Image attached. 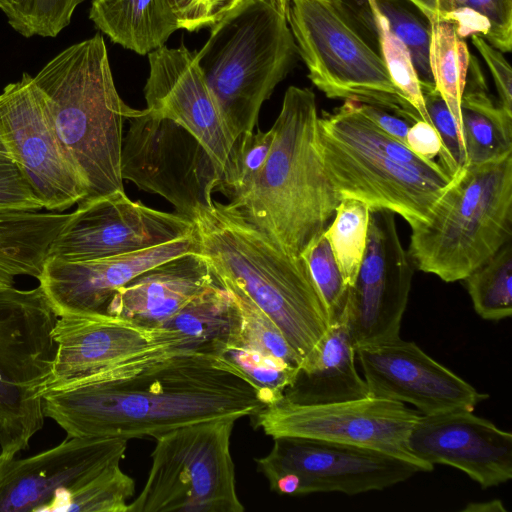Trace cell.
<instances>
[{"instance_id": "cell-1", "label": "cell", "mask_w": 512, "mask_h": 512, "mask_svg": "<svg viewBox=\"0 0 512 512\" xmlns=\"http://www.w3.org/2000/svg\"><path fill=\"white\" fill-rule=\"evenodd\" d=\"M255 389L213 349L162 347L43 394L67 437L154 438L194 423L254 416Z\"/></svg>"}, {"instance_id": "cell-25", "label": "cell", "mask_w": 512, "mask_h": 512, "mask_svg": "<svg viewBox=\"0 0 512 512\" xmlns=\"http://www.w3.org/2000/svg\"><path fill=\"white\" fill-rule=\"evenodd\" d=\"M460 112L468 165L512 154V113L492 100L479 62L471 54Z\"/></svg>"}, {"instance_id": "cell-11", "label": "cell", "mask_w": 512, "mask_h": 512, "mask_svg": "<svg viewBox=\"0 0 512 512\" xmlns=\"http://www.w3.org/2000/svg\"><path fill=\"white\" fill-rule=\"evenodd\" d=\"M123 135L121 176L139 189L169 201L191 220L209 206L221 175L199 142L181 125L147 108L128 119Z\"/></svg>"}, {"instance_id": "cell-21", "label": "cell", "mask_w": 512, "mask_h": 512, "mask_svg": "<svg viewBox=\"0 0 512 512\" xmlns=\"http://www.w3.org/2000/svg\"><path fill=\"white\" fill-rule=\"evenodd\" d=\"M408 448L430 466L461 470L484 489L512 478V434L470 410L422 415L409 435Z\"/></svg>"}, {"instance_id": "cell-48", "label": "cell", "mask_w": 512, "mask_h": 512, "mask_svg": "<svg viewBox=\"0 0 512 512\" xmlns=\"http://www.w3.org/2000/svg\"><path fill=\"white\" fill-rule=\"evenodd\" d=\"M245 1V0H242ZM266 2L287 15L291 0H258Z\"/></svg>"}, {"instance_id": "cell-6", "label": "cell", "mask_w": 512, "mask_h": 512, "mask_svg": "<svg viewBox=\"0 0 512 512\" xmlns=\"http://www.w3.org/2000/svg\"><path fill=\"white\" fill-rule=\"evenodd\" d=\"M287 22L309 79L326 97L422 120L389 75L368 0H291Z\"/></svg>"}, {"instance_id": "cell-16", "label": "cell", "mask_w": 512, "mask_h": 512, "mask_svg": "<svg viewBox=\"0 0 512 512\" xmlns=\"http://www.w3.org/2000/svg\"><path fill=\"white\" fill-rule=\"evenodd\" d=\"M414 268L401 243L395 214L370 210L366 249L349 288L345 316L355 350L400 338Z\"/></svg>"}, {"instance_id": "cell-44", "label": "cell", "mask_w": 512, "mask_h": 512, "mask_svg": "<svg viewBox=\"0 0 512 512\" xmlns=\"http://www.w3.org/2000/svg\"><path fill=\"white\" fill-rule=\"evenodd\" d=\"M471 39L490 70L499 95V104L512 113V70L503 52L490 45L480 35H472Z\"/></svg>"}, {"instance_id": "cell-26", "label": "cell", "mask_w": 512, "mask_h": 512, "mask_svg": "<svg viewBox=\"0 0 512 512\" xmlns=\"http://www.w3.org/2000/svg\"><path fill=\"white\" fill-rule=\"evenodd\" d=\"M70 213L0 214V293L14 287L18 276L38 279L50 246Z\"/></svg>"}, {"instance_id": "cell-4", "label": "cell", "mask_w": 512, "mask_h": 512, "mask_svg": "<svg viewBox=\"0 0 512 512\" xmlns=\"http://www.w3.org/2000/svg\"><path fill=\"white\" fill-rule=\"evenodd\" d=\"M318 146L338 197L400 215L411 230L426 224L454 182L439 162L420 158L345 100L318 120Z\"/></svg>"}, {"instance_id": "cell-15", "label": "cell", "mask_w": 512, "mask_h": 512, "mask_svg": "<svg viewBox=\"0 0 512 512\" xmlns=\"http://www.w3.org/2000/svg\"><path fill=\"white\" fill-rule=\"evenodd\" d=\"M53 240L47 258L67 262L112 257L194 233L190 218L132 201L124 190L82 200Z\"/></svg>"}, {"instance_id": "cell-42", "label": "cell", "mask_w": 512, "mask_h": 512, "mask_svg": "<svg viewBox=\"0 0 512 512\" xmlns=\"http://www.w3.org/2000/svg\"><path fill=\"white\" fill-rule=\"evenodd\" d=\"M43 208L42 201L20 169L0 155V214Z\"/></svg>"}, {"instance_id": "cell-23", "label": "cell", "mask_w": 512, "mask_h": 512, "mask_svg": "<svg viewBox=\"0 0 512 512\" xmlns=\"http://www.w3.org/2000/svg\"><path fill=\"white\" fill-rule=\"evenodd\" d=\"M216 281L199 252L161 262L118 288L105 313L154 327L182 309Z\"/></svg>"}, {"instance_id": "cell-34", "label": "cell", "mask_w": 512, "mask_h": 512, "mask_svg": "<svg viewBox=\"0 0 512 512\" xmlns=\"http://www.w3.org/2000/svg\"><path fill=\"white\" fill-rule=\"evenodd\" d=\"M333 222L323 231L346 284L357 277L367 244L370 209L356 199H342Z\"/></svg>"}, {"instance_id": "cell-24", "label": "cell", "mask_w": 512, "mask_h": 512, "mask_svg": "<svg viewBox=\"0 0 512 512\" xmlns=\"http://www.w3.org/2000/svg\"><path fill=\"white\" fill-rule=\"evenodd\" d=\"M369 396L368 386L356 368V350L344 319L329 327L299 365L284 398L298 404L318 405Z\"/></svg>"}, {"instance_id": "cell-28", "label": "cell", "mask_w": 512, "mask_h": 512, "mask_svg": "<svg viewBox=\"0 0 512 512\" xmlns=\"http://www.w3.org/2000/svg\"><path fill=\"white\" fill-rule=\"evenodd\" d=\"M430 25L447 22L464 39L482 36L501 52L512 48V0H406Z\"/></svg>"}, {"instance_id": "cell-46", "label": "cell", "mask_w": 512, "mask_h": 512, "mask_svg": "<svg viewBox=\"0 0 512 512\" xmlns=\"http://www.w3.org/2000/svg\"><path fill=\"white\" fill-rule=\"evenodd\" d=\"M357 107L379 130L406 145L410 122L380 107L359 102Z\"/></svg>"}, {"instance_id": "cell-31", "label": "cell", "mask_w": 512, "mask_h": 512, "mask_svg": "<svg viewBox=\"0 0 512 512\" xmlns=\"http://www.w3.org/2000/svg\"><path fill=\"white\" fill-rule=\"evenodd\" d=\"M469 58L467 44L457 35L452 24L438 22L431 25L430 70L435 88L455 118L461 134L460 104L466 83Z\"/></svg>"}, {"instance_id": "cell-19", "label": "cell", "mask_w": 512, "mask_h": 512, "mask_svg": "<svg viewBox=\"0 0 512 512\" xmlns=\"http://www.w3.org/2000/svg\"><path fill=\"white\" fill-rule=\"evenodd\" d=\"M148 60L149 76L144 87L146 108L186 129L212 159L222 184L230 168L236 140L198 67L196 52L183 45L162 46L149 53Z\"/></svg>"}, {"instance_id": "cell-5", "label": "cell", "mask_w": 512, "mask_h": 512, "mask_svg": "<svg viewBox=\"0 0 512 512\" xmlns=\"http://www.w3.org/2000/svg\"><path fill=\"white\" fill-rule=\"evenodd\" d=\"M33 78L85 185L83 200L124 190L123 124L137 109L117 92L102 35L65 48Z\"/></svg>"}, {"instance_id": "cell-40", "label": "cell", "mask_w": 512, "mask_h": 512, "mask_svg": "<svg viewBox=\"0 0 512 512\" xmlns=\"http://www.w3.org/2000/svg\"><path fill=\"white\" fill-rule=\"evenodd\" d=\"M273 139L272 127L243 134L235 143L229 171L218 190L230 198L245 188L263 168Z\"/></svg>"}, {"instance_id": "cell-35", "label": "cell", "mask_w": 512, "mask_h": 512, "mask_svg": "<svg viewBox=\"0 0 512 512\" xmlns=\"http://www.w3.org/2000/svg\"><path fill=\"white\" fill-rule=\"evenodd\" d=\"M387 21L390 31L407 48L422 90L435 88L429 64L431 25L406 0H368Z\"/></svg>"}, {"instance_id": "cell-17", "label": "cell", "mask_w": 512, "mask_h": 512, "mask_svg": "<svg viewBox=\"0 0 512 512\" xmlns=\"http://www.w3.org/2000/svg\"><path fill=\"white\" fill-rule=\"evenodd\" d=\"M127 443L121 437H66L32 456L0 459V512L47 511L59 494L121 462Z\"/></svg>"}, {"instance_id": "cell-47", "label": "cell", "mask_w": 512, "mask_h": 512, "mask_svg": "<svg viewBox=\"0 0 512 512\" xmlns=\"http://www.w3.org/2000/svg\"><path fill=\"white\" fill-rule=\"evenodd\" d=\"M463 511H475V512H490V511H506L503 503L498 500H492L483 503H470Z\"/></svg>"}, {"instance_id": "cell-2", "label": "cell", "mask_w": 512, "mask_h": 512, "mask_svg": "<svg viewBox=\"0 0 512 512\" xmlns=\"http://www.w3.org/2000/svg\"><path fill=\"white\" fill-rule=\"evenodd\" d=\"M315 94L290 86L272 128L261 171L228 207L291 256H301L326 228L340 202L318 146Z\"/></svg>"}, {"instance_id": "cell-36", "label": "cell", "mask_w": 512, "mask_h": 512, "mask_svg": "<svg viewBox=\"0 0 512 512\" xmlns=\"http://www.w3.org/2000/svg\"><path fill=\"white\" fill-rule=\"evenodd\" d=\"M85 0H0L8 24L21 36L56 37Z\"/></svg>"}, {"instance_id": "cell-7", "label": "cell", "mask_w": 512, "mask_h": 512, "mask_svg": "<svg viewBox=\"0 0 512 512\" xmlns=\"http://www.w3.org/2000/svg\"><path fill=\"white\" fill-rule=\"evenodd\" d=\"M297 54L287 15L263 1L245 0L211 27L196 61L236 141L254 131Z\"/></svg>"}, {"instance_id": "cell-37", "label": "cell", "mask_w": 512, "mask_h": 512, "mask_svg": "<svg viewBox=\"0 0 512 512\" xmlns=\"http://www.w3.org/2000/svg\"><path fill=\"white\" fill-rule=\"evenodd\" d=\"M325 304L330 326L345 319L349 298L346 284L327 238L322 233L301 255Z\"/></svg>"}, {"instance_id": "cell-13", "label": "cell", "mask_w": 512, "mask_h": 512, "mask_svg": "<svg viewBox=\"0 0 512 512\" xmlns=\"http://www.w3.org/2000/svg\"><path fill=\"white\" fill-rule=\"evenodd\" d=\"M404 403L377 397L329 404L304 405L284 397L264 406L253 417L255 425L272 438L304 437L377 450L417 466L434 469L408 448L409 435L421 418Z\"/></svg>"}, {"instance_id": "cell-30", "label": "cell", "mask_w": 512, "mask_h": 512, "mask_svg": "<svg viewBox=\"0 0 512 512\" xmlns=\"http://www.w3.org/2000/svg\"><path fill=\"white\" fill-rule=\"evenodd\" d=\"M233 309L232 295L216 280L156 327L174 332L189 347H198L226 334Z\"/></svg>"}, {"instance_id": "cell-33", "label": "cell", "mask_w": 512, "mask_h": 512, "mask_svg": "<svg viewBox=\"0 0 512 512\" xmlns=\"http://www.w3.org/2000/svg\"><path fill=\"white\" fill-rule=\"evenodd\" d=\"M474 310L485 320L500 321L512 314V245L496 254L465 279Z\"/></svg>"}, {"instance_id": "cell-3", "label": "cell", "mask_w": 512, "mask_h": 512, "mask_svg": "<svg viewBox=\"0 0 512 512\" xmlns=\"http://www.w3.org/2000/svg\"><path fill=\"white\" fill-rule=\"evenodd\" d=\"M192 220L198 252L216 280L263 310L302 363L330 327L325 304L304 257L285 253L227 204L216 200L200 209Z\"/></svg>"}, {"instance_id": "cell-32", "label": "cell", "mask_w": 512, "mask_h": 512, "mask_svg": "<svg viewBox=\"0 0 512 512\" xmlns=\"http://www.w3.org/2000/svg\"><path fill=\"white\" fill-rule=\"evenodd\" d=\"M135 494V482L120 467V462L106 467L87 482L59 494L47 511L127 512Z\"/></svg>"}, {"instance_id": "cell-39", "label": "cell", "mask_w": 512, "mask_h": 512, "mask_svg": "<svg viewBox=\"0 0 512 512\" xmlns=\"http://www.w3.org/2000/svg\"><path fill=\"white\" fill-rule=\"evenodd\" d=\"M370 6L378 26L381 54L394 85L418 112L421 119L431 124L421 83L407 48L390 31L386 19L372 5Z\"/></svg>"}, {"instance_id": "cell-14", "label": "cell", "mask_w": 512, "mask_h": 512, "mask_svg": "<svg viewBox=\"0 0 512 512\" xmlns=\"http://www.w3.org/2000/svg\"><path fill=\"white\" fill-rule=\"evenodd\" d=\"M0 155L20 169L48 211H65L87 196L45 98L26 72L0 93Z\"/></svg>"}, {"instance_id": "cell-20", "label": "cell", "mask_w": 512, "mask_h": 512, "mask_svg": "<svg viewBox=\"0 0 512 512\" xmlns=\"http://www.w3.org/2000/svg\"><path fill=\"white\" fill-rule=\"evenodd\" d=\"M52 336L56 351L47 390L79 382L153 349L188 347L172 331L107 313L58 317Z\"/></svg>"}, {"instance_id": "cell-18", "label": "cell", "mask_w": 512, "mask_h": 512, "mask_svg": "<svg viewBox=\"0 0 512 512\" xmlns=\"http://www.w3.org/2000/svg\"><path fill=\"white\" fill-rule=\"evenodd\" d=\"M370 396L409 403L422 415L474 411L489 398L470 383L401 338L356 349Z\"/></svg>"}, {"instance_id": "cell-38", "label": "cell", "mask_w": 512, "mask_h": 512, "mask_svg": "<svg viewBox=\"0 0 512 512\" xmlns=\"http://www.w3.org/2000/svg\"><path fill=\"white\" fill-rule=\"evenodd\" d=\"M229 292L235 306V323L241 334L266 353L299 367L300 357L277 324L243 294Z\"/></svg>"}, {"instance_id": "cell-22", "label": "cell", "mask_w": 512, "mask_h": 512, "mask_svg": "<svg viewBox=\"0 0 512 512\" xmlns=\"http://www.w3.org/2000/svg\"><path fill=\"white\" fill-rule=\"evenodd\" d=\"M198 251L194 231L168 243L112 257L80 262L47 258L37 280L57 317L105 313L113 293L138 274L171 258Z\"/></svg>"}, {"instance_id": "cell-9", "label": "cell", "mask_w": 512, "mask_h": 512, "mask_svg": "<svg viewBox=\"0 0 512 512\" xmlns=\"http://www.w3.org/2000/svg\"><path fill=\"white\" fill-rule=\"evenodd\" d=\"M57 315L41 287L0 293V459L17 456L42 429L43 394L56 351Z\"/></svg>"}, {"instance_id": "cell-45", "label": "cell", "mask_w": 512, "mask_h": 512, "mask_svg": "<svg viewBox=\"0 0 512 512\" xmlns=\"http://www.w3.org/2000/svg\"><path fill=\"white\" fill-rule=\"evenodd\" d=\"M406 145L413 153L426 160H434L442 151V142L437 131L424 120L410 125Z\"/></svg>"}, {"instance_id": "cell-27", "label": "cell", "mask_w": 512, "mask_h": 512, "mask_svg": "<svg viewBox=\"0 0 512 512\" xmlns=\"http://www.w3.org/2000/svg\"><path fill=\"white\" fill-rule=\"evenodd\" d=\"M89 18L112 42L140 55L164 46L180 29L168 0H93Z\"/></svg>"}, {"instance_id": "cell-29", "label": "cell", "mask_w": 512, "mask_h": 512, "mask_svg": "<svg viewBox=\"0 0 512 512\" xmlns=\"http://www.w3.org/2000/svg\"><path fill=\"white\" fill-rule=\"evenodd\" d=\"M212 345L250 383L264 406L280 401L295 380L297 366L266 353L241 334L235 323V306L226 334Z\"/></svg>"}, {"instance_id": "cell-10", "label": "cell", "mask_w": 512, "mask_h": 512, "mask_svg": "<svg viewBox=\"0 0 512 512\" xmlns=\"http://www.w3.org/2000/svg\"><path fill=\"white\" fill-rule=\"evenodd\" d=\"M236 421L214 419L158 436L146 482L127 512H243L230 450Z\"/></svg>"}, {"instance_id": "cell-12", "label": "cell", "mask_w": 512, "mask_h": 512, "mask_svg": "<svg viewBox=\"0 0 512 512\" xmlns=\"http://www.w3.org/2000/svg\"><path fill=\"white\" fill-rule=\"evenodd\" d=\"M273 440L269 453L254 461L270 490L278 494L357 495L383 490L421 472L405 460L355 445L292 436Z\"/></svg>"}, {"instance_id": "cell-41", "label": "cell", "mask_w": 512, "mask_h": 512, "mask_svg": "<svg viewBox=\"0 0 512 512\" xmlns=\"http://www.w3.org/2000/svg\"><path fill=\"white\" fill-rule=\"evenodd\" d=\"M422 92L431 124L442 142L439 163L452 177H457L468 165L461 131L436 88L422 90Z\"/></svg>"}, {"instance_id": "cell-43", "label": "cell", "mask_w": 512, "mask_h": 512, "mask_svg": "<svg viewBox=\"0 0 512 512\" xmlns=\"http://www.w3.org/2000/svg\"><path fill=\"white\" fill-rule=\"evenodd\" d=\"M180 29L197 31L211 28L242 0H168Z\"/></svg>"}, {"instance_id": "cell-8", "label": "cell", "mask_w": 512, "mask_h": 512, "mask_svg": "<svg viewBox=\"0 0 512 512\" xmlns=\"http://www.w3.org/2000/svg\"><path fill=\"white\" fill-rule=\"evenodd\" d=\"M512 237V154L467 165L437 202L429 221L412 229L415 268L445 282L464 280Z\"/></svg>"}]
</instances>
